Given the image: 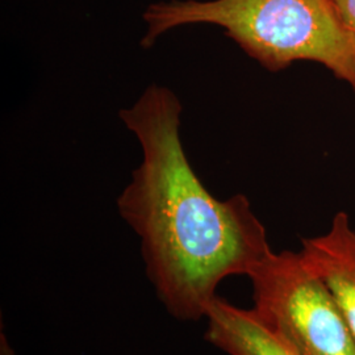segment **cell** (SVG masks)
<instances>
[{
  "mask_svg": "<svg viewBox=\"0 0 355 355\" xmlns=\"http://www.w3.org/2000/svg\"><path fill=\"white\" fill-rule=\"evenodd\" d=\"M205 338L229 355H302L255 313L217 296L207 311Z\"/></svg>",
  "mask_w": 355,
  "mask_h": 355,
  "instance_id": "5",
  "label": "cell"
},
{
  "mask_svg": "<svg viewBox=\"0 0 355 355\" xmlns=\"http://www.w3.org/2000/svg\"><path fill=\"white\" fill-rule=\"evenodd\" d=\"M248 277L255 313L300 354L355 355L340 306L300 252L271 250Z\"/></svg>",
  "mask_w": 355,
  "mask_h": 355,
  "instance_id": "3",
  "label": "cell"
},
{
  "mask_svg": "<svg viewBox=\"0 0 355 355\" xmlns=\"http://www.w3.org/2000/svg\"><path fill=\"white\" fill-rule=\"evenodd\" d=\"M182 111L175 92L158 85L120 111L142 161L117 208L140 237L159 300L175 318L199 320L223 280L248 277L272 249L245 195L218 200L193 171L179 133Z\"/></svg>",
  "mask_w": 355,
  "mask_h": 355,
  "instance_id": "1",
  "label": "cell"
},
{
  "mask_svg": "<svg viewBox=\"0 0 355 355\" xmlns=\"http://www.w3.org/2000/svg\"><path fill=\"white\" fill-rule=\"evenodd\" d=\"M299 252L328 286L355 338V229L349 215L337 212L325 233L302 240Z\"/></svg>",
  "mask_w": 355,
  "mask_h": 355,
  "instance_id": "4",
  "label": "cell"
},
{
  "mask_svg": "<svg viewBox=\"0 0 355 355\" xmlns=\"http://www.w3.org/2000/svg\"><path fill=\"white\" fill-rule=\"evenodd\" d=\"M142 19L145 49L179 26H220L268 71L316 62L355 94V35L334 0H170L150 4Z\"/></svg>",
  "mask_w": 355,
  "mask_h": 355,
  "instance_id": "2",
  "label": "cell"
},
{
  "mask_svg": "<svg viewBox=\"0 0 355 355\" xmlns=\"http://www.w3.org/2000/svg\"><path fill=\"white\" fill-rule=\"evenodd\" d=\"M345 26L355 35V0H334Z\"/></svg>",
  "mask_w": 355,
  "mask_h": 355,
  "instance_id": "6",
  "label": "cell"
}]
</instances>
